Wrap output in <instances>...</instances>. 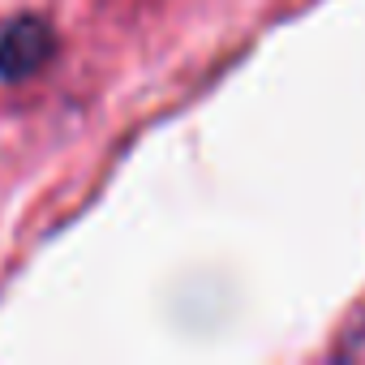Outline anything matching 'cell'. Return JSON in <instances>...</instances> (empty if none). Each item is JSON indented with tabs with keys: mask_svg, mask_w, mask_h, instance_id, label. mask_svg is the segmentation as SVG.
I'll return each mask as SVG.
<instances>
[{
	"mask_svg": "<svg viewBox=\"0 0 365 365\" xmlns=\"http://www.w3.org/2000/svg\"><path fill=\"white\" fill-rule=\"evenodd\" d=\"M56 52V31L43 18H14L0 26V82L35 78Z\"/></svg>",
	"mask_w": 365,
	"mask_h": 365,
	"instance_id": "cell-1",
	"label": "cell"
}]
</instances>
